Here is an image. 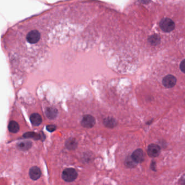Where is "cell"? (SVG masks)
<instances>
[{"instance_id":"9c48e42d","label":"cell","mask_w":185,"mask_h":185,"mask_svg":"<svg viewBox=\"0 0 185 185\" xmlns=\"http://www.w3.org/2000/svg\"><path fill=\"white\" fill-rule=\"evenodd\" d=\"M32 124L34 126H38L42 122V117L38 113H33L30 116Z\"/></svg>"},{"instance_id":"8992f818","label":"cell","mask_w":185,"mask_h":185,"mask_svg":"<svg viewBox=\"0 0 185 185\" xmlns=\"http://www.w3.org/2000/svg\"><path fill=\"white\" fill-rule=\"evenodd\" d=\"M160 151L159 146L156 144H151L148 147L147 153L150 157H157L160 155Z\"/></svg>"},{"instance_id":"52a82bcc","label":"cell","mask_w":185,"mask_h":185,"mask_svg":"<svg viewBox=\"0 0 185 185\" xmlns=\"http://www.w3.org/2000/svg\"><path fill=\"white\" fill-rule=\"evenodd\" d=\"M132 157L137 163H142L144 160V153L142 149H138L135 150L132 154Z\"/></svg>"},{"instance_id":"7a4b0ae2","label":"cell","mask_w":185,"mask_h":185,"mask_svg":"<svg viewBox=\"0 0 185 185\" xmlns=\"http://www.w3.org/2000/svg\"><path fill=\"white\" fill-rule=\"evenodd\" d=\"M160 27L163 31L169 33L174 30L175 25L172 19L169 18H164L160 21Z\"/></svg>"},{"instance_id":"2e32d148","label":"cell","mask_w":185,"mask_h":185,"mask_svg":"<svg viewBox=\"0 0 185 185\" xmlns=\"http://www.w3.org/2000/svg\"><path fill=\"white\" fill-rule=\"evenodd\" d=\"M32 146V143L31 141H23L20 142V144L18 145V147L22 151H27L31 148Z\"/></svg>"},{"instance_id":"44dd1931","label":"cell","mask_w":185,"mask_h":185,"mask_svg":"<svg viewBox=\"0 0 185 185\" xmlns=\"http://www.w3.org/2000/svg\"><path fill=\"white\" fill-rule=\"evenodd\" d=\"M141 3H143V4H147L149 3L151 0H138Z\"/></svg>"},{"instance_id":"d6986e66","label":"cell","mask_w":185,"mask_h":185,"mask_svg":"<svg viewBox=\"0 0 185 185\" xmlns=\"http://www.w3.org/2000/svg\"><path fill=\"white\" fill-rule=\"evenodd\" d=\"M180 68L183 73H185V59L182 60L180 64Z\"/></svg>"},{"instance_id":"e0dca14e","label":"cell","mask_w":185,"mask_h":185,"mask_svg":"<svg viewBox=\"0 0 185 185\" xmlns=\"http://www.w3.org/2000/svg\"><path fill=\"white\" fill-rule=\"evenodd\" d=\"M136 164H137V163L132 159V157L126 159V160L125 161L126 166L128 167H129V168L134 167L136 165Z\"/></svg>"},{"instance_id":"9a60e30c","label":"cell","mask_w":185,"mask_h":185,"mask_svg":"<svg viewBox=\"0 0 185 185\" xmlns=\"http://www.w3.org/2000/svg\"><path fill=\"white\" fill-rule=\"evenodd\" d=\"M65 145L68 149L73 150L77 148L78 143L74 139H70L66 141Z\"/></svg>"},{"instance_id":"ba28073f","label":"cell","mask_w":185,"mask_h":185,"mask_svg":"<svg viewBox=\"0 0 185 185\" xmlns=\"http://www.w3.org/2000/svg\"><path fill=\"white\" fill-rule=\"evenodd\" d=\"M29 177L32 179L33 180H37L38 179H39L41 177V172L38 167L34 166L29 169Z\"/></svg>"},{"instance_id":"ffe728a7","label":"cell","mask_w":185,"mask_h":185,"mask_svg":"<svg viewBox=\"0 0 185 185\" xmlns=\"http://www.w3.org/2000/svg\"><path fill=\"white\" fill-rule=\"evenodd\" d=\"M156 164H155V163L154 162V161H153L151 163V166H150V167H151V169L153 170V171H156Z\"/></svg>"},{"instance_id":"3957f363","label":"cell","mask_w":185,"mask_h":185,"mask_svg":"<svg viewBox=\"0 0 185 185\" xmlns=\"http://www.w3.org/2000/svg\"><path fill=\"white\" fill-rule=\"evenodd\" d=\"M40 39V33L37 30H32L29 31L27 36L26 40L31 44H35L39 41Z\"/></svg>"},{"instance_id":"5bb4252c","label":"cell","mask_w":185,"mask_h":185,"mask_svg":"<svg viewBox=\"0 0 185 185\" xmlns=\"http://www.w3.org/2000/svg\"><path fill=\"white\" fill-rule=\"evenodd\" d=\"M149 43L152 46H157L160 42V37L157 34H154L149 37L148 39Z\"/></svg>"},{"instance_id":"4fadbf2b","label":"cell","mask_w":185,"mask_h":185,"mask_svg":"<svg viewBox=\"0 0 185 185\" xmlns=\"http://www.w3.org/2000/svg\"><path fill=\"white\" fill-rule=\"evenodd\" d=\"M103 124L106 127L108 128H114L116 126L117 122L116 120L112 118H107L103 120Z\"/></svg>"},{"instance_id":"5b68a950","label":"cell","mask_w":185,"mask_h":185,"mask_svg":"<svg viewBox=\"0 0 185 185\" xmlns=\"http://www.w3.org/2000/svg\"><path fill=\"white\" fill-rule=\"evenodd\" d=\"M177 83V79L172 75H168L163 78L162 84L165 88H171Z\"/></svg>"},{"instance_id":"8fae6325","label":"cell","mask_w":185,"mask_h":185,"mask_svg":"<svg viewBox=\"0 0 185 185\" xmlns=\"http://www.w3.org/2000/svg\"><path fill=\"white\" fill-rule=\"evenodd\" d=\"M23 136L25 138H32L35 140L42 139V140H44L45 138L44 134H42V136H41L40 134L34 133V132H27V133H25Z\"/></svg>"},{"instance_id":"ac0fdd59","label":"cell","mask_w":185,"mask_h":185,"mask_svg":"<svg viewBox=\"0 0 185 185\" xmlns=\"http://www.w3.org/2000/svg\"><path fill=\"white\" fill-rule=\"evenodd\" d=\"M56 126L53 124H50L46 126V130L50 132H53L54 130H56Z\"/></svg>"},{"instance_id":"6da1fadb","label":"cell","mask_w":185,"mask_h":185,"mask_svg":"<svg viewBox=\"0 0 185 185\" xmlns=\"http://www.w3.org/2000/svg\"><path fill=\"white\" fill-rule=\"evenodd\" d=\"M62 179L66 182H72L77 179L78 177V173L74 169L68 168L65 169L62 172Z\"/></svg>"},{"instance_id":"30bf717a","label":"cell","mask_w":185,"mask_h":185,"mask_svg":"<svg viewBox=\"0 0 185 185\" xmlns=\"http://www.w3.org/2000/svg\"><path fill=\"white\" fill-rule=\"evenodd\" d=\"M45 114L47 118L50 120H52L55 119L57 116L58 111L56 109L53 107H48L46 109Z\"/></svg>"},{"instance_id":"7c38bea8","label":"cell","mask_w":185,"mask_h":185,"mask_svg":"<svg viewBox=\"0 0 185 185\" xmlns=\"http://www.w3.org/2000/svg\"><path fill=\"white\" fill-rule=\"evenodd\" d=\"M8 130L11 133H16L20 130V126L18 123L15 121H11L9 122Z\"/></svg>"},{"instance_id":"277c9868","label":"cell","mask_w":185,"mask_h":185,"mask_svg":"<svg viewBox=\"0 0 185 185\" xmlns=\"http://www.w3.org/2000/svg\"><path fill=\"white\" fill-rule=\"evenodd\" d=\"M96 120L95 118L91 115H86L83 118L81 121V126L84 128H91L95 126Z\"/></svg>"}]
</instances>
